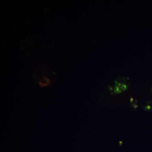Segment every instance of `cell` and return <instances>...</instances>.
Segmentation results:
<instances>
[]
</instances>
